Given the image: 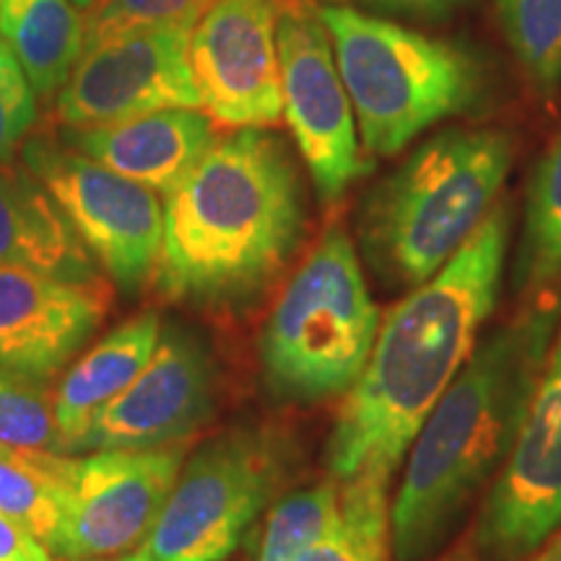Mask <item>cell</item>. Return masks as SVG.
<instances>
[{"label":"cell","mask_w":561,"mask_h":561,"mask_svg":"<svg viewBox=\"0 0 561 561\" xmlns=\"http://www.w3.org/2000/svg\"><path fill=\"white\" fill-rule=\"evenodd\" d=\"M380 320L354 242L339 224L328 227L263 325L271 390L305 403L346 396L367 367Z\"/></svg>","instance_id":"cell-6"},{"label":"cell","mask_w":561,"mask_h":561,"mask_svg":"<svg viewBox=\"0 0 561 561\" xmlns=\"http://www.w3.org/2000/svg\"><path fill=\"white\" fill-rule=\"evenodd\" d=\"M0 561H58L53 551L11 517L0 515Z\"/></svg>","instance_id":"cell-28"},{"label":"cell","mask_w":561,"mask_h":561,"mask_svg":"<svg viewBox=\"0 0 561 561\" xmlns=\"http://www.w3.org/2000/svg\"><path fill=\"white\" fill-rule=\"evenodd\" d=\"M561 528V320L507 462L483 507L479 543L512 561Z\"/></svg>","instance_id":"cell-13"},{"label":"cell","mask_w":561,"mask_h":561,"mask_svg":"<svg viewBox=\"0 0 561 561\" xmlns=\"http://www.w3.org/2000/svg\"><path fill=\"white\" fill-rule=\"evenodd\" d=\"M284 117L314 191L339 201L369 170L362 157L354 104L343 87L333 42L320 5L310 0H276Z\"/></svg>","instance_id":"cell-10"},{"label":"cell","mask_w":561,"mask_h":561,"mask_svg":"<svg viewBox=\"0 0 561 561\" xmlns=\"http://www.w3.org/2000/svg\"><path fill=\"white\" fill-rule=\"evenodd\" d=\"M0 442L19 450L66 453V439L55 421L50 382L0 367Z\"/></svg>","instance_id":"cell-23"},{"label":"cell","mask_w":561,"mask_h":561,"mask_svg":"<svg viewBox=\"0 0 561 561\" xmlns=\"http://www.w3.org/2000/svg\"><path fill=\"white\" fill-rule=\"evenodd\" d=\"M21 157L117 286L140 289L153 278L164 206L151 187L107 170L66 140L34 136Z\"/></svg>","instance_id":"cell-8"},{"label":"cell","mask_w":561,"mask_h":561,"mask_svg":"<svg viewBox=\"0 0 561 561\" xmlns=\"http://www.w3.org/2000/svg\"><path fill=\"white\" fill-rule=\"evenodd\" d=\"M0 515L24 525L47 546L60 523V496L26 468L0 458Z\"/></svg>","instance_id":"cell-26"},{"label":"cell","mask_w":561,"mask_h":561,"mask_svg":"<svg viewBox=\"0 0 561 561\" xmlns=\"http://www.w3.org/2000/svg\"><path fill=\"white\" fill-rule=\"evenodd\" d=\"M504 37L538 89L561 83V0H494Z\"/></svg>","instance_id":"cell-22"},{"label":"cell","mask_w":561,"mask_h":561,"mask_svg":"<svg viewBox=\"0 0 561 561\" xmlns=\"http://www.w3.org/2000/svg\"><path fill=\"white\" fill-rule=\"evenodd\" d=\"M37 123V91L0 37V159H9Z\"/></svg>","instance_id":"cell-27"},{"label":"cell","mask_w":561,"mask_h":561,"mask_svg":"<svg viewBox=\"0 0 561 561\" xmlns=\"http://www.w3.org/2000/svg\"><path fill=\"white\" fill-rule=\"evenodd\" d=\"M32 453H34V450H19V447L3 445V442H0V458L16 462V466H21V468H26V462H30Z\"/></svg>","instance_id":"cell-31"},{"label":"cell","mask_w":561,"mask_h":561,"mask_svg":"<svg viewBox=\"0 0 561 561\" xmlns=\"http://www.w3.org/2000/svg\"><path fill=\"white\" fill-rule=\"evenodd\" d=\"M0 37L37 96L60 94L87 42V19L70 0H0Z\"/></svg>","instance_id":"cell-19"},{"label":"cell","mask_w":561,"mask_h":561,"mask_svg":"<svg viewBox=\"0 0 561 561\" xmlns=\"http://www.w3.org/2000/svg\"><path fill=\"white\" fill-rule=\"evenodd\" d=\"M530 561H561V528L543 541V549Z\"/></svg>","instance_id":"cell-30"},{"label":"cell","mask_w":561,"mask_h":561,"mask_svg":"<svg viewBox=\"0 0 561 561\" xmlns=\"http://www.w3.org/2000/svg\"><path fill=\"white\" fill-rule=\"evenodd\" d=\"M214 403L216 377L206 348L193 335L167 328L149 364L96 413L76 453L185 442L206 424Z\"/></svg>","instance_id":"cell-14"},{"label":"cell","mask_w":561,"mask_h":561,"mask_svg":"<svg viewBox=\"0 0 561 561\" xmlns=\"http://www.w3.org/2000/svg\"><path fill=\"white\" fill-rule=\"evenodd\" d=\"M559 301H538L494 331L442 392L413 439L390 502L396 561H424L447 541L473 496L502 471L541 380Z\"/></svg>","instance_id":"cell-2"},{"label":"cell","mask_w":561,"mask_h":561,"mask_svg":"<svg viewBox=\"0 0 561 561\" xmlns=\"http://www.w3.org/2000/svg\"><path fill=\"white\" fill-rule=\"evenodd\" d=\"M320 16L369 157H396L479 102L481 62L462 47L339 3L320 5Z\"/></svg>","instance_id":"cell-5"},{"label":"cell","mask_w":561,"mask_h":561,"mask_svg":"<svg viewBox=\"0 0 561 561\" xmlns=\"http://www.w3.org/2000/svg\"><path fill=\"white\" fill-rule=\"evenodd\" d=\"M305 234V187L268 128L216 138L167 195L153 280L172 299L231 305L263 291Z\"/></svg>","instance_id":"cell-3"},{"label":"cell","mask_w":561,"mask_h":561,"mask_svg":"<svg viewBox=\"0 0 561 561\" xmlns=\"http://www.w3.org/2000/svg\"><path fill=\"white\" fill-rule=\"evenodd\" d=\"M0 265L66 280L102 276L100 263L24 161L0 159Z\"/></svg>","instance_id":"cell-17"},{"label":"cell","mask_w":561,"mask_h":561,"mask_svg":"<svg viewBox=\"0 0 561 561\" xmlns=\"http://www.w3.org/2000/svg\"><path fill=\"white\" fill-rule=\"evenodd\" d=\"M161 339V320L153 312L117 325L81 359L68 364L55 388V421L73 455L87 430L110 401H115L151 359Z\"/></svg>","instance_id":"cell-18"},{"label":"cell","mask_w":561,"mask_h":561,"mask_svg":"<svg viewBox=\"0 0 561 561\" xmlns=\"http://www.w3.org/2000/svg\"><path fill=\"white\" fill-rule=\"evenodd\" d=\"M310 3H320V0H310ZM322 3L331 5V3H341V0H322Z\"/></svg>","instance_id":"cell-34"},{"label":"cell","mask_w":561,"mask_h":561,"mask_svg":"<svg viewBox=\"0 0 561 561\" xmlns=\"http://www.w3.org/2000/svg\"><path fill=\"white\" fill-rule=\"evenodd\" d=\"M112 307L102 276L66 280L0 265V367L53 382Z\"/></svg>","instance_id":"cell-15"},{"label":"cell","mask_w":561,"mask_h":561,"mask_svg":"<svg viewBox=\"0 0 561 561\" xmlns=\"http://www.w3.org/2000/svg\"><path fill=\"white\" fill-rule=\"evenodd\" d=\"M371 11L390 13L413 21H445L460 9L466 0H362Z\"/></svg>","instance_id":"cell-29"},{"label":"cell","mask_w":561,"mask_h":561,"mask_svg":"<svg viewBox=\"0 0 561 561\" xmlns=\"http://www.w3.org/2000/svg\"><path fill=\"white\" fill-rule=\"evenodd\" d=\"M390 479L375 468L343 479L333 520L297 561H390Z\"/></svg>","instance_id":"cell-20"},{"label":"cell","mask_w":561,"mask_h":561,"mask_svg":"<svg viewBox=\"0 0 561 561\" xmlns=\"http://www.w3.org/2000/svg\"><path fill=\"white\" fill-rule=\"evenodd\" d=\"M276 0H219L191 30L201 110L219 128H273L284 117Z\"/></svg>","instance_id":"cell-12"},{"label":"cell","mask_w":561,"mask_h":561,"mask_svg":"<svg viewBox=\"0 0 561 561\" xmlns=\"http://www.w3.org/2000/svg\"><path fill=\"white\" fill-rule=\"evenodd\" d=\"M561 278V130L538 159L525 201V224L515 284L543 291Z\"/></svg>","instance_id":"cell-21"},{"label":"cell","mask_w":561,"mask_h":561,"mask_svg":"<svg viewBox=\"0 0 561 561\" xmlns=\"http://www.w3.org/2000/svg\"><path fill=\"white\" fill-rule=\"evenodd\" d=\"M216 125L203 110L146 112L94 128H66L62 140L107 170L170 195L216 144Z\"/></svg>","instance_id":"cell-16"},{"label":"cell","mask_w":561,"mask_h":561,"mask_svg":"<svg viewBox=\"0 0 561 561\" xmlns=\"http://www.w3.org/2000/svg\"><path fill=\"white\" fill-rule=\"evenodd\" d=\"M70 3H73L79 11H94L102 0H70Z\"/></svg>","instance_id":"cell-33"},{"label":"cell","mask_w":561,"mask_h":561,"mask_svg":"<svg viewBox=\"0 0 561 561\" xmlns=\"http://www.w3.org/2000/svg\"><path fill=\"white\" fill-rule=\"evenodd\" d=\"M512 214L496 203L471 240L380 320L369 362L346 392L328 437L335 479L396 473L442 392L471 359L494 312L507 261Z\"/></svg>","instance_id":"cell-1"},{"label":"cell","mask_w":561,"mask_h":561,"mask_svg":"<svg viewBox=\"0 0 561 561\" xmlns=\"http://www.w3.org/2000/svg\"><path fill=\"white\" fill-rule=\"evenodd\" d=\"M219 0H102L87 19V42H100L110 34L136 26H182L193 30L203 13Z\"/></svg>","instance_id":"cell-25"},{"label":"cell","mask_w":561,"mask_h":561,"mask_svg":"<svg viewBox=\"0 0 561 561\" xmlns=\"http://www.w3.org/2000/svg\"><path fill=\"white\" fill-rule=\"evenodd\" d=\"M182 462V442L73 458L60 496V523L47 549L60 561L110 559L144 549Z\"/></svg>","instance_id":"cell-9"},{"label":"cell","mask_w":561,"mask_h":561,"mask_svg":"<svg viewBox=\"0 0 561 561\" xmlns=\"http://www.w3.org/2000/svg\"><path fill=\"white\" fill-rule=\"evenodd\" d=\"M286 455L265 430H231L182 462L144 551L153 561H224L280 489Z\"/></svg>","instance_id":"cell-7"},{"label":"cell","mask_w":561,"mask_h":561,"mask_svg":"<svg viewBox=\"0 0 561 561\" xmlns=\"http://www.w3.org/2000/svg\"><path fill=\"white\" fill-rule=\"evenodd\" d=\"M515 144L504 130L447 128L371 187L359 242L390 289H413L471 240L496 206Z\"/></svg>","instance_id":"cell-4"},{"label":"cell","mask_w":561,"mask_h":561,"mask_svg":"<svg viewBox=\"0 0 561 561\" xmlns=\"http://www.w3.org/2000/svg\"><path fill=\"white\" fill-rule=\"evenodd\" d=\"M187 42L182 26H136L91 42L60 89L58 121L94 128L157 110H201Z\"/></svg>","instance_id":"cell-11"},{"label":"cell","mask_w":561,"mask_h":561,"mask_svg":"<svg viewBox=\"0 0 561 561\" xmlns=\"http://www.w3.org/2000/svg\"><path fill=\"white\" fill-rule=\"evenodd\" d=\"M87 561H153L149 553L144 549L140 551H130V553H123V557H110V559H87Z\"/></svg>","instance_id":"cell-32"},{"label":"cell","mask_w":561,"mask_h":561,"mask_svg":"<svg viewBox=\"0 0 561 561\" xmlns=\"http://www.w3.org/2000/svg\"><path fill=\"white\" fill-rule=\"evenodd\" d=\"M341 502V481L328 479L312 489L284 496L265 523L255 561H297L328 523Z\"/></svg>","instance_id":"cell-24"}]
</instances>
